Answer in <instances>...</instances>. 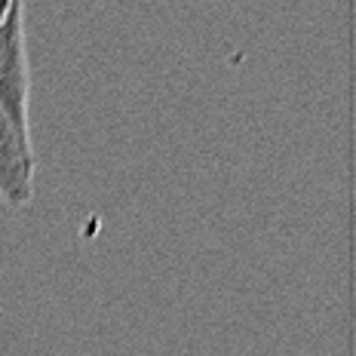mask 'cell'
Returning <instances> with one entry per match:
<instances>
[{
  "label": "cell",
  "instance_id": "cell-3",
  "mask_svg": "<svg viewBox=\"0 0 356 356\" xmlns=\"http://www.w3.org/2000/svg\"><path fill=\"white\" fill-rule=\"evenodd\" d=\"M10 3H13V0H0V16H3V13L10 10Z\"/></svg>",
  "mask_w": 356,
  "mask_h": 356
},
{
  "label": "cell",
  "instance_id": "cell-2",
  "mask_svg": "<svg viewBox=\"0 0 356 356\" xmlns=\"http://www.w3.org/2000/svg\"><path fill=\"white\" fill-rule=\"evenodd\" d=\"M34 138L16 129V123L0 111V200L10 209H25L34 200Z\"/></svg>",
  "mask_w": 356,
  "mask_h": 356
},
{
  "label": "cell",
  "instance_id": "cell-1",
  "mask_svg": "<svg viewBox=\"0 0 356 356\" xmlns=\"http://www.w3.org/2000/svg\"><path fill=\"white\" fill-rule=\"evenodd\" d=\"M31 71L25 53V0H13L0 16V111L31 136Z\"/></svg>",
  "mask_w": 356,
  "mask_h": 356
}]
</instances>
